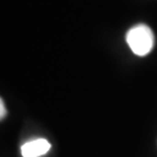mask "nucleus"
Returning a JSON list of instances; mask_svg holds the SVG:
<instances>
[{
    "label": "nucleus",
    "mask_w": 157,
    "mask_h": 157,
    "mask_svg": "<svg viewBox=\"0 0 157 157\" xmlns=\"http://www.w3.org/2000/svg\"><path fill=\"white\" fill-rule=\"evenodd\" d=\"M50 143L45 139H35L21 146L22 157H40L50 150Z\"/></svg>",
    "instance_id": "nucleus-2"
},
{
    "label": "nucleus",
    "mask_w": 157,
    "mask_h": 157,
    "mask_svg": "<svg viewBox=\"0 0 157 157\" xmlns=\"http://www.w3.org/2000/svg\"><path fill=\"white\" fill-rule=\"evenodd\" d=\"M126 41L129 48L137 56H146L155 45L154 33L147 25H136L126 34Z\"/></svg>",
    "instance_id": "nucleus-1"
},
{
    "label": "nucleus",
    "mask_w": 157,
    "mask_h": 157,
    "mask_svg": "<svg viewBox=\"0 0 157 157\" xmlns=\"http://www.w3.org/2000/svg\"><path fill=\"white\" fill-rule=\"evenodd\" d=\"M6 117V107L5 104H4V100L1 99L0 100V118L4 119Z\"/></svg>",
    "instance_id": "nucleus-3"
}]
</instances>
